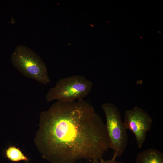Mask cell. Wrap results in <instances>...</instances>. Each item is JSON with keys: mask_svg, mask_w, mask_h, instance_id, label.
I'll return each instance as SVG.
<instances>
[{"mask_svg": "<svg viewBox=\"0 0 163 163\" xmlns=\"http://www.w3.org/2000/svg\"><path fill=\"white\" fill-rule=\"evenodd\" d=\"M34 142L50 163H75L82 159L102 161L111 148L106 124L84 100L57 101L40 116Z\"/></svg>", "mask_w": 163, "mask_h": 163, "instance_id": "cell-1", "label": "cell"}, {"mask_svg": "<svg viewBox=\"0 0 163 163\" xmlns=\"http://www.w3.org/2000/svg\"><path fill=\"white\" fill-rule=\"evenodd\" d=\"M14 67L25 77L44 85L50 82L46 66L41 58L31 49L20 45L11 56Z\"/></svg>", "mask_w": 163, "mask_h": 163, "instance_id": "cell-2", "label": "cell"}, {"mask_svg": "<svg viewBox=\"0 0 163 163\" xmlns=\"http://www.w3.org/2000/svg\"><path fill=\"white\" fill-rule=\"evenodd\" d=\"M93 83L85 76L72 75L59 79L46 96L47 101L72 102L84 100L91 91Z\"/></svg>", "mask_w": 163, "mask_h": 163, "instance_id": "cell-3", "label": "cell"}, {"mask_svg": "<svg viewBox=\"0 0 163 163\" xmlns=\"http://www.w3.org/2000/svg\"><path fill=\"white\" fill-rule=\"evenodd\" d=\"M106 121V126L110 141L111 148L114 152L112 158L116 159L126 150L128 143L127 129L122 121L121 113L114 104L105 103L101 106Z\"/></svg>", "mask_w": 163, "mask_h": 163, "instance_id": "cell-4", "label": "cell"}, {"mask_svg": "<svg viewBox=\"0 0 163 163\" xmlns=\"http://www.w3.org/2000/svg\"><path fill=\"white\" fill-rule=\"evenodd\" d=\"M123 122L127 129L134 134L138 147L141 148L151 128L152 117L144 109L136 106L126 111Z\"/></svg>", "mask_w": 163, "mask_h": 163, "instance_id": "cell-5", "label": "cell"}, {"mask_svg": "<svg viewBox=\"0 0 163 163\" xmlns=\"http://www.w3.org/2000/svg\"><path fill=\"white\" fill-rule=\"evenodd\" d=\"M135 163H163V154L154 148L145 149L137 154Z\"/></svg>", "mask_w": 163, "mask_h": 163, "instance_id": "cell-6", "label": "cell"}, {"mask_svg": "<svg viewBox=\"0 0 163 163\" xmlns=\"http://www.w3.org/2000/svg\"><path fill=\"white\" fill-rule=\"evenodd\" d=\"M6 157L12 162H18L21 161H28V158L19 149L14 146H10L5 151Z\"/></svg>", "mask_w": 163, "mask_h": 163, "instance_id": "cell-7", "label": "cell"}, {"mask_svg": "<svg viewBox=\"0 0 163 163\" xmlns=\"http://www.w3.org/2000/svg\"><path fill=\"white\" fill-rule=\"evenodd\" d=\"M91 163H126L123 162H119L117 161L116 159L112 158L110 160L104 161L92 160Z\"/></svg>", "mask_w": 163, "mask_h": 163, "instance_id": "cell-8", "label": "cell"}]
</instances>
